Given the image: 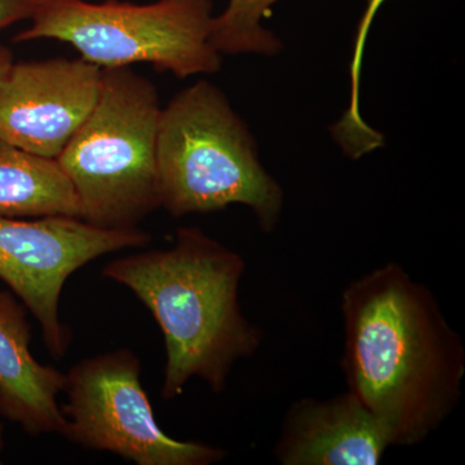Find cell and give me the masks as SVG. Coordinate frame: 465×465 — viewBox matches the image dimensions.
Instances as JSON below:
<instances>
[{
	"instance_id": "cell-9",
	"label": "cell",
	"mask_w": 465,
	"mask_h": 465,
	"mask_svg": "<svg viewBox=\"0 0 465 465\" xmlns=\"http://www.w3.org/2000/svg\"><path fill=\"white\" fill-rule=\"evenodd\" d=\"M391 446L378 418L347 391L327 400L295 401L273 452L282 465H376Z\"/></svg>"
},
{
	"instance_id": "cell-7",
	"label": "cell",
	"mask_w": 465,
	"mask_h": 465,
	"mask_svg": "<svg viewBox=\"0 0 465 465\" xmlns=\"http://www.w3.org/2000/svg\"><path fill=\"white\" fill-rule=\"evenodd\" d=\"M149 241L142 229L97 228L79 217L0 216V280L38 320L52 356L61 358L69 344L58 318L67 278L105 253L143 247Z\"/></svg>"
},
{
	"instance_id": "cell-15",
	"label": "cell",
	"mask_w": 465,
	"mask_h": 465,
	"mask_svg": "<svg viewBox=\"0 0 465 465\" xmlns=\"http://www.w3.org/2000/svg\"><path fill=\"white\" fill-rule=\"evenodd\" d=\"M14 63V54H12V51L5 47V45H0V81L7 74Z\"/></svg>"
},
{
	"instance_id": "cell-14",
	"label": "cell",
	"mask_w": 465,
	"mask_h": 465,
	"mask_svg": "<svg viewBox=\"0 0 465 465\" xmlns=\"http://www.w3.org/2000/svg\"><path fill=\"white\" fill-rule=\"evenodd\" d=\"M39 0H0V30L32 18Z\"/></svg>"
},
{
	"instance_id": "cell-1",
	"label": "cell",
	"mask_w": 465,
	"mask_h": 465,
	"mask_svg": "<svg viewBox=\"0 0 465 465\" xmlns=\"http://www.w3.org/2000/svg\"><path fill=\"white\" fill-rule=\"evenodd\" d=\"M341 370L391 446L424 442L460 403L465 345L430 287L397 262L342 291Z\"/></svg>"
},
{
	"instance_id": "cell-11",
	"label": "cell",
	"mask_w": 465,
	"mask_h": 465,
	"mask_svg": "<svg viewBox=\"0 0 465 465\" xmlns=\"http://www.w3.org/2000/svg\"><path fill=\"white\" fill-rule=\"evenodd\" d=\"M0 216L81 219V207L56 159L39 157L0 139Z\"/></svg>"
},
{
	"instance_id": "cell-5",
	"label": "cell",
	"mask_w": 465,
	"mask_h": 465,
	"mask_svg": "<svg viewBox=\"0 0 465 465\" xmlns=\"http://www.w3.org/2000/svg\"><path fill=\"white\" fill-rule=\"evenodd\" d=\"M213 12V0H39L32 24L14 42L67 43L101 69L145 63L177 78L211 74L222 67L210 42Z\"/></svg>"
},
{
	"instance_id": "cell-6",
	"label": "cell",
	"mask_w": 465,
	"mask_h": 465,
	"mask_svg": "<svg viewBox=\"0 0 465 465\" xmlns=\"http://www.w3.org/2000/svg\"><path fill=\"white\" fill-rule=\"evenodd\" d=\"M139 358L128 349L85 358L66 374L67 403L61 434L85 449L139 465H210L224 449L179 440L159 428L140 381Z\"/></svg>"
},
{
	"instance_id": "cell-12",
	"label": "cell",
	"mask_w": 465,
	"mask_h": 465,
	"mask_svg": "<svg viewBox=\"0 0 465 465\" xmlns=\"http://www.w3.org/2000/svg\"><path fill=\"white\" fill-rule=\"evenodd\" d=\"M281 0H229L228 7L213 17L210 42L220 54H277L281 43L262 25Z\"/></svg>"
},
{
	"instance_id": "cell-3",
	"label": "cell",
	"mask_w": 465,
	"mask_h": 465,
	"mask_svg": "<svg viewBox=\"0 0 465 465\" xmlns=\"http://www.w3.org/2000/svg\"><path fill=\"white\" fill-rule=\"evenodd\" d=\"M155 154L159 201L171 215L243 204L262 232L277 225L283 191L260 163L252 137L215 85L198 82L162 108Z\"/></svg>"
},
{
	"instance_id": "cell-4",
	"label": "cell",
	"mask_w": 465,
	"mask_h": 465,
	"mask_svg": "<svg viewBox=\"0 0 465 465\" xmlns=\"http://www.w3.org/2000/svg\"><path fill=\"white\" fill-rule=\"evenodd\" d=\"M157 88L131 66L103 69L99 100L56 159L74 188L81 219L131 229L161 207Z\"/></svg>"
},
{
	"instance_id": "cell-16",
	"label": "cell",
	"mask_w": 465,
	"mask_h": 465,
	"mask_svg": "<svg viewBox=\"0 0 465 465\" xmlns=\"http://www.w3.org/2000/svg\"><path fill=\"white\" fill-rule=\"evenodd\" d=\"M3 449V440H2V430H0V451ZM0 464H2V460H0Z\"/></svg>"
},
{
	"instance_id": "cell-2",
	"label": "cell",
	"mask_w": 465,
	"mask_h": 465,
	"mask_svg": "<svg viewBox=\"0 0 465 465\" xmlns=\"http://www.w3.org/2000/svg\"><path fill=\"white\" fill-rule=\"evenodd\" d=\"M246 262L198 228L176 232L173 247L116 259L104 277L124 284L155 318L166 344L162 396H182L193 378L222 393L232 367L252 357L264 333L242 313Z\"/></svg>"
},
{
	"instance_id": "cell-10",
	"label": "cell",
	"mask_w": 465,
	"mask_h": 465,
	"mask_svg": "<svg viewBox=\"0 0 465 465\" xmlns=\"http://www.w3.org/2000/svg\"><path fill=\"white\" fill-rule=\"evenodd\" d=\"M29 344L25 308L0 291V415L32 436L61 434L65 418L57 396L65 391L66 375L36 362Z\"/></svg>"
},
{
	"instance_id": "cell-13",
	"label": "cell",
	"mask_w": 465,
	"mask_h": 465,
	"mask_svg": "<svg viewBox=\"0 0 465 465\" xmlns=\"http://www.w3.org/2000/svg\"><path fill=\"white\" fill-rule=\"evenodd\" d=\"M384 3L385 0H369L365 14L361 18L360 26L357 29L353 57H351V99H349L347 112L341 119L342 127L349 131H360L366 125V122L363 121L360 112L361 67H362L363 51H365V43L370 29H371L372 21H374L376 14Z\"/></svg>"
},
{
	"instance_id": "cell-8",
	"label": "cell",
	"mask_w": 465,
	"mask_h": 465,
	"mask_svg": "<svg viewBox=\"0 0 465 465\" xmlns=\"http://www.w3.org/2000/svg\"><path fill=\"white\" fill-rule=\"evenodd\" d=\"M101 78L82 57L14 63L0 81V139L57 159L96 105Z\"/></svg>"
}]
</instances>
